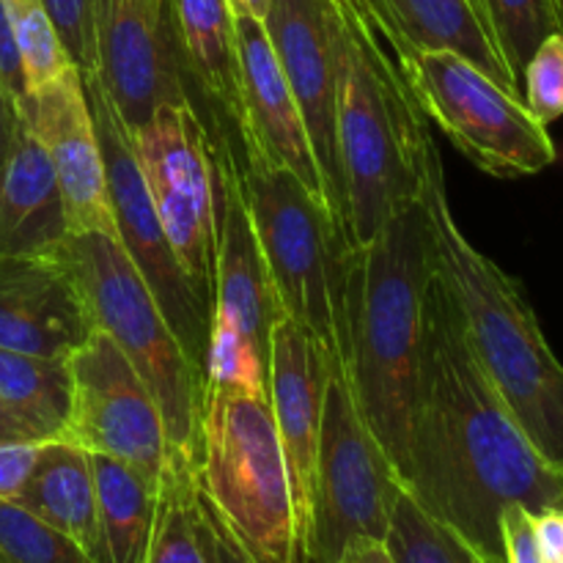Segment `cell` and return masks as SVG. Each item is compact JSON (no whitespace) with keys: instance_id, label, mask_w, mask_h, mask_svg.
Segmentation results:
<instances>
[{"instance_id":"cell-9","label":"cell","mask_w":563,"mask_h":563,"mask_svg":"<svg viewBox=\"0 0 563 563\" xmlns=\"http://www.w3.org/2000/svg\"><path fill=\"white\" fill-rule=\"evenodd\" d=\"M399 66L421 113L484 174L520 179L555 163L548 126L467 58L451 49H410Z\"/></svg>"},{"instance_id":"cell-26","label":"cell","mask_w":563,"mask_h":563,"mask_svg":"<svg viewBox=\"0 0 563 563\" xmlns=\"http://www.w3.org/2000/svg\"><path fill=\"white\" fill-rule=\"evenodd\" d=\"M143 563H212L198 517L196 460L170 454L159 478L157 515Z\"/></svg>"},{"instance_id":"cell-7","label":"cell","mask_w":563,"mask_h":563,"mask_svg":"<svg viewBox=\"0 0 563 563\" xmlns=\"http://www.w3.org/2000/svg\"><path fill=\"white\" fill-rule=\"evenodd\" d=\"M240 165L247 212L256 229L275 306L341 355V284L346 242L328 203L291 170L242 148Z\"/></svg>"},{"instance_id":"cell-30","label":"cell","mask_w":563,"mask_h":563,"mask_svg":"<svg viewBox=\"0 0 563 563\" xmlns=\"http://www.w3.org/2000/svg\"><path fill=\"white\" fill-rule=\"evenodd\" d=\"M0 563H97L16 500H0Z\"/></svg>"},{"instance_id":"cell-10","label":"cell","mask_w":563,"mask_h":563,"mask_svg":"<svg viewBox=\"0 0 563 563\" xmlns=\"http://www.w3.org/2000/svg\"><path fill=\"white\" fill-rule=\"evenodd\" d=\"M130 137L165 240L212 313L220 220L212 132L192 104H165Z\"/></svg>"},{"instance_id":"cell-33","label":"cell","mask_w":563,"mask_h":563,"mask_svg":"<svg viewBox=\"0 0 563 563\" xmlns=\"http://www.w3.org/2000/svg\"><path fill=\"white\" fill-rule=\"evenodd\" d=\"M97 3L99 0H44L82 77L97 69Z\"/></svg>"},{"instance_id":"cell-6","label":"cell","mask_w":563,"mask_h":563,"mask_svg":"<svg viewBox=\"0 0 563 563\" xmlns=\"http://www.w3.org/2000/svg\"><path fill=\"white\" fill-rule=\"evenodd\" d=\"M58 256L80 286L93 328L124 352L157 399L170 454L198 460L207 379L170 330L121 242L108 234H69Z\"/></svg>"},{"instance_id":"cell-23","label":"cell","mask_w":563,"mask_h":563,"mask_svg":"<svg viewBox=\"0 0 563 563\" xmlns=\"http://www.w3.org/2000/svg\"><path fill=\"white\" fill-rule=\"evenodd\" d=\"M170 11L190 80L225 121L240 126V49L229 0H170Z\"/></svg>"},{"instance_id":"cell-24","label":"cell","mask_w":563,"mask_h":563,"mask_svg":"<svg viewBox=\"0 0 563 563\" xmlns=\"http://www.w3.org/2000/svg\"><path fill=\"white\" fill-rule=\"evenodd\" d=\"M99 563H143L157 515L159 484L126 462L91 454Z\"/></svg>"},{"instance_id":"cell-34","label":"cell","mask_w":563,"mask_h":563,"mask_svg":"<svg viewBox=\"0 0 563 563\" xmlns=\"http://www.w3.org/2000/svg\"><path fill=\"white\" fill-rule=\"evenodd\" d=\"M42 443L33 440H0V500H16L25 487Z\"/></svg>"},{"instance_id":"cell-11","label":"cell","mask_w":563,"mask_h":563,"mask_svg":"<svg viewBox=\"0 0 563 563\" xmlns=\"http://www.w3.org/2000/svg\"><path fill=\"white\" fill-rule=\"evenodd\" d=\"M82 86H86L93 121H97V135L99 146H102L104 174H108L110 203H113L121 247H124L141 278L152 289L154 300L163 308L176 339L181 341L187 355L203 372L212 313L207 311L198 291L192 289L174 247L165 240V231L159 225L157 212H154L146 185H143L141 168H137L130 130L121 121V115L115 113L97 77H82Z\"/></svg>"},{"instance_id":"cell-31","label":"cell","mask_w":563,"mask_h":563,"mask_svg":"<svg viewBox=\"0 0 563 563\" xmlns=\"http://www.w3.org/2000/svg\"><path fill=\"white\" fill-rule=\"evenodd\" d=\"M269 361L223 319L209 322L203 377L207 385H225L247 394L269 396Z\"/></svg>"},{"instance_id":"cell-19","label":"cell","mask_w":563,"mask_h":563,"mask_svg":"<svg viewBox=\"0 0 563 563\" xmlns=\"http://www.w3.org/2000/svg\"><path fill=\"white\" fill-rule=\"evenodd\" d=\"M93 330L60 256L0 258V350L69 357Z\"/></svg>"},{"instance_id":"cell-21","label":"cell","mask_w":563,"mask_h":563,"mask_svg":"<svg viewBox=\"0 0 563 563\" xmlns=\"http://www.w3.org/2000/svg\"><path fill=\"white\" fill-rule=\"evenodd\" d=\"M396 60L410 49H451L522 99V86L500 58L473 0H372Z\"/></svg>"},{"instance_id":"cell-5","label":"cell","mask_w":563,"mask_h":563,"mask_svg":"<svg viewBox=\"0 0 563 563\" xmlns=\"http://www.w3.org/2000/svg\"><path fill=\"white\" fill-rule=\"evenodd\" d=\"M196 482L253 563H306L269 396L203 388Z\"/></svg>"},{"instance_id":"cell-42","label":"cell","mask_w":563,"mask_h":563,"mask_svg":"<svg viewBox=\"0 0 563 563\" xmlns=\"http://www.w3.org/2000/svg\"><path fill=\"white\" fill-rule=\"evenodd\" d=\"M341 5H344V9H350L352 14L357 16V20H363L366 22L368 27H372L374 33H377L379 38H383V31H379V20H377V11H374V5H372V0H339ZM385 42V38H383Z\"/></svg>"},{"instance_id":"cell-38","label":"cell","mask_w":563,"mask_h":563,"mask_svg":"<svg viewBox=\"0 0 563 563\" xmlns=\"http://www.w3.org/2000/svg\"><path fill=\"white\" fill-rule=\"evenodd\" d=\"M533 537H537L539 550L548 559V563L563 561V511L548 509L531 515Z\"/></svg>"},{"instance_id":"cell-1","label":"cell","mask_w":563,"mask_h":563,"mask_svg":"<svg viewBox=\"0 0 563 563\" xmlns=\"http://www.w3.org/2000/svg\"><path fill=\"white\" fill-rule=\"evenodd\" d=\"M399 484L487 563H506L500 537L506 509L563 511V476L539 456L484 377L440 267L429 284Z\"/></svg>"},{"instance_id":"cell-17","label":"cell","mask_w":563,"mask_h":563,"mask_svg":"<svg viewBox=\"0 0 563 563\" xmlns=\"http://www.w3.org/2000/svg\"><path fill=\"white\" fill-rule=\"evenodd\" d=\"M236 49H240L242 93L236 130H240L242 148H251L269 163L291 170L330 209L328 185L313 154L306 119L275 58L262 20L236 16Z\"/></svg>"},{"instance_id":"cell-29","label":"cell","mask_w":563,"mask_h":563,"mask_svg":"<svg viewBox=\"0 0 563 563\" xmlns=\"http://www.w3.org/2000/svg\"><path fill=\"white\" fill-rule=\"evenodd\" d=\"M396 563H487L454 531L440 526L401 489L385 537Z\"/></svg>"},{"instance_id":"cell-28","label":"cell","mask_w":563,"mask_h":563,"mask_svg":"<svg viewBox=\"0 0 563 563\" xmlns=\"http://www.w3.org/2000/svg\"><path fill=\"white\" fill-rule=\"evenodd\" d=\"M3 5L20 55L25 97L77 69L44 0H3Z\"/></svg>"},{"instance_id":"cell-20","label":"cell","mask_w":563,"mask_h":563,"mask_svg":"<svg viewBox=\"0 0 563 563\" xmlns=\"http://www.w3.org/2000/svg\"><path fill=\"white\" fill-rule=\"evenodd\" d=\"M69 240L53 163L27 121H16L0 170V258L58 256Z\"/></svg>"},{"instance_id":"cell-22","label":"cell","mask_w":563,"mask_h":563,"mask_svg":"<svg viewBox=\"0 0 563 563\" xmlns=\"http://www.w3.org/2000/svg\"><path fill=\"white\" fill-rule=\"evenodd\" d=\"M16 504L47 522L99 563L97 489L91 454L69 440L42 443L38 460L27 476Z\"/></svg>"},{"instance_id":"cell-37","label":"cell","mask_w":563,"mask_h":563,"mask_svg":"<svg viewBox=\"0 0 563 563\" xmlns=\"http://www.w3.org/2000/svg\"><path fill=\"white\" fill-rule=\"evenodd\" d=\"M0 80L5 82V88H9L11 97L16 99V104L25 99V80H22L20 55H16V44L14 36H11L3 0H0Z\"/></svg>"},{"instance_id":"cell-3","label":"cell","mask_w":563,"mask_h":563,"mask_svg":"<svg viewBox=\"0 0 563 563\" xmlns=\"http://www.w3.org/2000/svg\"><path fill=\"white\" fill-rule=\"evenodd\" d=\"M418 108L388 44L339 3L335 22V152L344 187L346 251L421 201L434 154Z\"/></svg>"},{"instance_id":"cell-14","label":"cell","mask_w":563,"mask_h":563,"mask_svg":"<svg viewBox=\"0 0 563 563\" xmlns=\"http://www.w3.org/2000/svg\"><path fill=\"white\" fill-rule=\"evenodd\" d=\"M269 44L306 119L328 185L330 209L344 234V187L335 152V22L339 0H269Z\"/></svg>"},{"instance_id":"cell-12","label":"cell","mask_w":563,"mask_h":563,"mask_svg":"<svg viewBox=\"0 0 563 563\" xmlns=\"http://www.w3.org/2000/svg\"><path fill=\"white\" fill-rule=\"evenodd\" d=\"M71 412L64 440L126 462L159 484L170 443L157 399L124 352L93 328L69 355Z\"/></svg>"},{"instance_id":"cell-39","label":"cell","mask_w":563,"mask_h":563,"mask_svg":"<svg viewBox=\"0 0 563 563\" xmlns=\"http://www.w3.org/2000/svg\"><path fill=\"white\" fill-rule=\"evenodd\" d=\"M16 121H20V104L11 97L5 82L0 80V170H3L5 154H9L11 137H14Z\"/></svg>"},{"instance_id":"cell-16","label":"cell","mask_w":563,"mask_h":563,"mask_svg":"<svg viewBox=\"0 0 563 563\" xmlns=\"http://www.w3.org/2000/svg\"><path fill=\"white\" fill-rule=\"evenodd\" d=\"M269 407L284 445L295 495L297 526L306 553L308 509H311L313 465L322 429L324 388L330 374V352L286 313H275L269 330Z\"/></svg>"},{"instance_id":"cell-8","label":"cell","mask_w":563,"mask_h":563,"mask_svg":"<svg viewBox=\"0 0 563 563\" xmlns=\"http://www.w3.org/2000/svg\"><path fill=\"white\" fill-rule=\"evenodd\" d=\"M401 484L363 421L341 355H330L313 465L306 563H339L357 539L385 542Z\"/></svg>"},{"instance_id":"cell-36","label":"cell","mask_w":563,"mask_h":563,"mask_svg":"<svg viewBox=\"0 0 563 563\" xmlns=\"http://www.w3.org/2000/svg\"><path fill=\"white\" fill-rule=\"evenodd\" d=\"M198 517H201V533L212 563H253L245 555V550L236 544V539L231 537L229 528H225L223 522H220V517L214 515L212 506L203 500L201 493H198Z\"/></svg>"},{"instance_id":"cell-18","label":"cell","mask_w":563,"mask_h":563,"mask_svg":"<svg viewBox=\"0 0 563 563\" xmlns=\"http://www.w3.org/2000/svg\"><path fill=\"white\" fill-rule=\"evenodd\" d=\"M214 165H218V267H214L212 317L240 330L269 361V330L278 313L256 229L247 212L242 170L231 152L229 135H218Z\"/></svg>"},{"instance_id":"cell-32","label":"cell","mask_w":563,"mask_h":563,"mask_svg":"<svg viewBox=\"0 0 563 563\" xmlns=\"http://www.w3.org/2000/svg\"><path fill=\"white\" fill-rule=\"evenodd\" d=\"M522 102L544 126L563 115V33H550L528 58Z\"/></svg>"},{"instance_id":"cell-44","label":"cell","mask_w":563,"mask_h":563,"mask_svg":"<svg viewBox=\"0 0 563 563\" xmlns=\"http://www.w3.org/2000/svg\"><path fill=\"white\" fill-rule=\"evenodd\" d=\"M559 563H563V561H559Z\"/></svg>"},{"instance_id":"cell-13","label":"cell","mask_w":563,"mask_h":563,"mask_svg":"<svg viewBox=\"0 0 563 563\" xmlns=\"http://www.w3.org/2000/svg\"><path fill=\"white\" fill-rule=\"evenodd\" d=\"M97 77L126 130L165 104H192L170 0H99Z\"/></svg>"},{"instance_id":"cell-2","label":"cell","mask_w":563,"mask_h":563,"mask_svg":"<svg viewBox=\"0 0 563 563\" xmlns=\"http://www.w3.org/2000/svg\"><path fill=\"white\" fill-rule=\"evenodd\" d=\"M438 245L423 198L346 251L341 284V361L363 421L399 478L421 368L429 284Z\"/></svg>"},{"instance_id":"cell-41","label":"cell","mask_w":563,"mask_h":563,"mask_svg":"<svg viewBox=\"0 0 563 563\" xmlns=\"http://www.w3.org/2000/svg\"><path fill=\"white\" fill-rule=\"evenodd\" d=\"M0 440H33V443H38L31 434V429L9 410L3 399H0Z\"/></svg>"},{"instance_id":"cell-43","label":"cell","mask_w":563,"mask_h":563,"mask_svg":"<svg viewBox=\"0 0 563 563\" xmlns=\"http://www.w3.org/2000/svg\"><path fill=\"white\" fill-rule=\"evenodd\" d=\"M234 16H253V20H264L269 9V0H229Z\"/></svg>"},{"instance_id":"cell-15","label":"cell","mask_w":563,"mask_h":563,"mask_svg":"<svg viewBox=\"0 0 563 563\" xmlns=\"http://www.w3.org/2000/svg\"><path fill=\"white\" fill-rule=\"evenodd\" d=\"M20 115L36 132L53 163L69 234H108L119 240L97 121L80 69L27 93L20 102Z\"/></svg>"},{"instance_id":"cell-35","label":"cell","mask_w":563,"mask_h":563,"mask_svg":"<svg viewBox=\"0 0 563 563\" xmlns=\"http://www.w3.org/2000/svg\"><path fill=\"white\" fill-rule=\"evenodd\" d=\"M500 537H504L506 563H548L533 537L531 511L522 506H511L500 517Z\"/></svg>"},{"instance_id":"cell-27","label":"cell","mask_w":563,"mask_h":563,"mask_svg":"<svg viewBox=\"0 0 563 563\" xmlns=\"http://www.w3.org/2000/svg\"><path fill=\"white\" fill-rule=\"evenodd\" d=\"M500 58L522 86V71L533 49L563 33V0H473Z\"/></svg>"},{"instance_id":"cell-25","label":"cell","mask_w":563,"mask_h":563,"mask_svg":"<svg viewBox=\"0 0 563 563\" xmlns=\"http://www.w3.org/2000/svg\"><path fill=\"white\" fill-rule=\"evenodd\" d=\"M0 399L38 443L64 440L71 412L69 357L0 350Z\"/></svg>"},{"instance_id":"cell-40","label":"cell","mask_w":563,"mask_h":563,"mask_svg":"<svg viewBox=\"0 0 563 563\" xmlns=\"http://www.w3.org/2000/svg\"><path fill=\"white\" fill-rule=\"evenodd\" d=\"M339 563H396L390 555L388 544L379 542V539H357L346 548V553L341 555Z\"/></svg>"},{"instance_id":"cell-4","label":"cell","mask_w":563,"mask_h":563,"mask_svg":"<svg viewBox=\"0 0 563 563\" xmlns=\"http://www.w3.org/2000/svg\"><path fill=\"white\" fill-rule=\"evenodd\" d=\"M421 198L432 218L438 267L484 377L539 456L563 476V363L544 339L520 284L462 234L445 196L438 148L429 159Z\"/></svg>"}]
</instances>
